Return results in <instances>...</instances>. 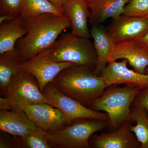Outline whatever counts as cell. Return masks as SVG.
I'll return each mask as SVG.
<instances>
[{
	"mask_svg": "<svg viewBox=\"0 0 148 148\" xmlns=\"http://www.w3.org/2000/svg\"><path fill=\"white\" fill-rule=\"evenodd\" d=\"M0 110H9L12 108L10 103L7 97L0 98Z\"/></svg>",
	"mask_w": 148,
	"mask_h": 148,
	"instance_id": "obj_27",
	"label": "cell"
},
{
	"mask_svg": "<svg viewBox=\"0 0 148 148\" xmlns=\"http://www.w3.org/2000/svg\"><path fill=\"white\" fill-rule=\"evenodd\" d=\"M126 59L134 71L146 73L148 67V49L139 39L123 41L115 43L108 62Z\"/></svg>",
	"mask_w": 148,
	"mask_h": 148,
	"instance_id": "obj_11",
	"label": "cell"
},
{
	"mask_svg": "<svg viewBox=\"0 0 148 148\" xmlns=\"http://www.w3.org/2000/svg\"><path fill=\"white\" fill-rule=\"evenodd\" d=\"M51 14L64 15V9L57 7L49 0H22L20 16L23 18Z\"/></svg>",
	"mask_w": 148,
	"mask_h": 148,
	"instance_id": "obj_20",
	"label": "cell"
},
{
	"mask_svg": "<svg viewBox=\"0 0 148 148\" xmlns=\"http://www.w3.org/2000/svg\"><path fill=\"white\" fill-rule=\"evenodd\" d=\"M63 9L71 21L72 34L82 38L91 37L88 25L90 12L87 0H69Z\"/></svg>",
	"mask_w": 148,
	"mask_h": 148,
	"instance_id": "obj_15",
	"label": "cell"
},
{
	"mask_svg": "<svg viewBox=\"0 0 148 148\" xmlns=\"http://www.w3.org/2000/svg\"><path fill=\"white\" fill-rule=\"evenodd\" d=\"M21 2L22 0H0V15L20 16Z\"/></svg>",
	"mask_w": 148,
	"mask_h": 148,
	"instance_id": "obj_24",
	"label": "cell"
},
{
	"mask_svg": "<svg viewBox=\"0 0 148 148\" xmlns=\"http://www.w3.org/2000/svg\"><path fill=\"white\" fill-rule=\"evenodd\" d=\"M146 73L148 74V67L147 68V69H146Z\"/></svg>",
	"mask_w": 148,
	"mask_h": 148,
	"instance_id": "obj_31",
	"label": "cell"
},
{
	"mask_svg": "<svg viewBox=\"0 0 148 148\" xmlns=\"http://www.w3.org/2000/svg\"><path fill=\"white\" fill-rule=\"evenodd\" d=\"M113 20L108 32L115 43L138 39L148 32V18L122 14Z\"/></svg>",
	"mask_w": 148,
	"mask_h": 148,
	"instance_id": "obj_12",
	"label": "cell"
},
{
	"mask_svg": "<svg viewBox=\"0 0 148 148\" xmlns=\"http://www.w3.org/2000/svg\"><path fill=\"white\" fill-rule=\"evenodd\" d=\"M38 127L22 110L0 111V129L3 132L14 137H23Z\"/></svg>",
	"mask_w": 148,
	"mask_h": 148,
	"instance_id": "obj_13",
	"label": "cell"
},
{
	"mask_svg": "<svg viewBox=\"0 0 148 148\" xmlns=\"http://www.w3.org/2000/svg\"><path fill=\"white\" fill-rule=\"evenodd\" d=\"M123 15L148 18V0H129Z\"/></svg>",
	"mask_w": 148,
	"mask_h": 148,
	"instance_id": "obj_23",
	"label": "cell"
},
{
	"mask_svg": "<svg viewBox=\"0 0 148 148\" xmlns=\"http://www.w3.org/2000/svg\"><path fill=\"white\" fill-rule=\"evenodd\" d=\"M130 121H125L116 131L108 134L95 135L92 138L93 147L96 148H133L138 147L130 130Z\"/></svg>",
	"mask_w": 148,
	"mask_h": 148,
	"instance_id": "obj_14",
	"label": "cell"
},
{
	"mask_svg": "<svg viewBox=\"0 0 148 148\" xmlns=\"http://www.w3.org/2000/svg\"><path fill=\"white\" fill-rule=\"evenodd\" d=\"M135 106L141 107L146 110L148 116V88L140 92L137 95Z\"/></svg>",
	"mask_w": 148,
	"mask_h": 148,
	"instance_id": "obj_25",
	"label": "cell"
},
{
	"mask_svg": "<svg viewBox=\"0 0 148 148\" xmlns=\"http://www.w3.org/2000/svg\"><path fill=\"white\" fill-rule=\"evenodd\" d=\"M109 124V121L82 118L56 131H47L51 148H89L90 137Z\"/></svg>",
	"mask_w": 148,
	"mask_h": 148,
	"instance_id": "obj_4",
	"label": "cell"
},
{
	"mask_svg": "<svg viewBox=\"0 0 148 148\" xmlns=\"http://www.w3.org/2000/svg\"><path fill=\"white\" fill-rule=\"evenodd\" d=\"M139 88L125 86L105 90L102 95L89 106L95 111H103L108 116L109 124L114 127L130 121V105L140 92Z\"/></svg>",
	"mask_w": 148,
	"mask_h": 148,
	"instance_id": "obj_5",
	"label": "cell"
},
{
	"mask_svg": "<svg viewBox=\"0 0 148 148\" xmlns=\"http://www.w3.org/2000/svg\"><path fill=\"white\" fill-rule=\"evenodd\" d=\"M16 109L24 111L30 119L46 131H56L69 125L64 113L49 103L23 105Z\"/></svg>",
	"mask_w": 148,
	"mask_h": 148,
	"instance_id": "obj_9",
	"label": "cell"
},
{
	"mask_svg": "<svg viewBox=\"0 0 148 148\" xmlns=\"http://www.w3.org/2000/svg\"><path fill=\"white\" fill-rule=\"evenodd\" d=\"M130 120L136 122L130 126V130L135 134L136 139L141 144V148H148V116L143 108L135 106L131 111Z\"/></svg>",
	"mask_w": 148,
	"mask_h": 148,
	"instance_id": "obj_21",
	"label": "cell"
},
{
	"mask_svg": "<svg viewBox=\"0 0 148 148\" xmlns=\"http://www.w3.org/2000/svg\"><path fill=\"white\" fill-rule=\"evenodd\" d=\"M90 33L94 40L93 45L97 56L94 73L99 76L107 66L115 42L108 30L101 24L92 25Z\"/></svg>",
	"mask_w": 148,
	"mask_h": 148,
	"instance_id": "obj_16",
	"label": "cell"
},
{
	"mask_svg": "<svg viewBox=\"0 0 148 148\" xmlns=\"http://www.w3.org/2000/svg\"><path fill=\"white\" fill-rule=\"evenodd\" d=\"M129 0H87L91 25L101 24L108 18L117 19L123 14Z\"/></svg>",
	"mask_w": 148,
	"mask_h": 148,
	"instance_id": "obj_17",
	"label": "cell"
},
{
	"mask_svg": "<svg viewBox=\"0 0 148 148\" xmlns=\"http://www.w3.org/2000/svg\"><path fill=\"white\" fill-rule=\"evenodd\" d=\"M42 93L50 102L51 106L59 109L64 113L69 125L75 120L81 118L109 121V116L107 113L87 108L62 93L51 82L46 86Z\"/></svg>",
	"mask_w": 148,
	"mask_h": 148,
	"instance_id": "obj_6",
	"label": "cell"
},
{
	"mask_svg": "<svg viewBox=\"0 0 148 148\" xmlns=\"http://www.w3.org/2000/svg\"><path fill=\"white\" fill-rule=\"evenodd\" d=\"M12 110L23 105L45 103L50 104L40 90L37 79L33 75L22 72L8 88L5 95Z\"/></svg>",
	"mask_w": 148,
	"mask_h": 148,
	"instance_id": "obj_7",
	"label": "cell"
},
{
	"mask_svg": "<svg viewBox=\"0 0 148 148\" xmlns=\"http://www.w3.org/2000/svg\"><path fill=\"white\" fill-rule=\"evenodd\" d=\"M23 19L27 34L17 41L15 49L24 61L50 48L62 32L71 26L64 14H46Z\"/></svg>",
	"mask_w": 148,
	"mask_h": 148,
	"instance_id": "obj_1",
	"label": "cell"
},
{
	"mask_svg": "<svg viewBox=\"0 0 148 148\" xmlns=\"http://www.w3.org/2000/svg\"><path fill=\"white\" fill-rule=\"evenodd\" d=\"M49 49L40 52L31 60L24 61L21 66L22 72L31 74L36 78L42 92L46 86L51 82L61 71L77 66L70 62L58 63L51 60Z\"/></svg>",
	"mask_w": 148,
	"mask_h": 148,
	"instance_id": "obj_8",
	"label": "cell"
},
{
	"mask_svg": "<svg viewBox=\"0 0 148 148\" xmlns=\"http://www.w3.org/2000/svg\"><path fill=\"white\" fill-rule=\"evenodd\" d=\"M27 32L21 16L0 24V54L15 50L16 42Z\"/></svg>",
	"mask_w": 148,
	"mask_h": 148,
	"instance_id": "obj_19",
	"label": "cell"
},
{
	"mask_svg": "<svg viewBox=\"0 0 148 148\" xmlns=\"http://www.w3.org/2000/svg\"><path fill=\"white\" fill-rule=\"evenodd\" d=\"M16 17L9 15V14H4V15H0V24L3 23L6 21H10L15 19Z\"/></svg>",
	"mask_w": 148,
	"mask_h": 148,
	"instance_id": "obj_29",
	"label": "cell"
},
{
	"mask_svg": "<svg viewBox=\"0 0 148 148\" xmlns=\"http://www.w3.org/2000/svg\"><path fill=\"white\" fill-rule=\"evenodd\" d=\"M5 134H1L0 137V148H11L13 147L14 146H18L17 143L14 141L12 139L6 137Z\"/></svg>",
	"mask_w": 148,
	"mask_h": 148,
	"instance_id": "obj_26",
	"label": "cell"
},
{
	"mask_svg": "<svg viewBox=\"0 0 148 148\" xmlns=\"http://www.w3.org/2000/svg\"><path fill=\"white\" fill-rule=\"evenodd\" d=\"M128 61L123 59L121 62L116 61L108 63L101 74L106 86L124 84L128 86L145 89L148 88V74H141L127 68Z\"/></svg>",
	"mask_w": 148,
	"mask_h": 148,
	"instance_id": "obj_10",
	"label": "cell"
},
{
	"mask_svg": "<svg viewBox=\"0 0 148 148\" xmlns=\"http://www.w3.org/2000/svg\"><path fill=\"white\" fill-rule=\"evenodd\" d=\"M51 83L65 95L89 107L107 87L103 78L95 75L94 69L86 66L64 69Z\"/></svg>",
	"mask_w": 148,
	"mask_h": 148,
	"instance_id": "obj_2",
	"label": "cell"
},
{
	"mask_svg": "<svg viewBox=\"0 0 148 148\" xmlns=\"http://www.w3.org/2000/svg\"><path fill=\"white\" fill-rule=\"evenodd\" d=\"M53 5L60 8H64L69 0H49Z\"/></svg>",
	"mask_w": 148,
	"mask_h": 148,
	"instance_id": "obj_28",
	"label": "cell"
},
{
	"mask_svg": "<svg viewBox=\"0 0 148 148\" xmlns=\"http://www.w3.org/2000/svg\"><path fill=\"white\" fill-rule=\"evenodd\" d=\"M24 61L15 50L0 54V88L5 95L14 80L21 72Z\"/></svg>",
	"mask_w": 148,
	"mask_h": 148,
	"instance_id": "obj_18",
	"label": "cell"
},
{
	"mask_svg": "<svg viewBox=\"0 0 148 148\" xmlns=\"http://www.w3.org/2000/svg\"><path fill=\"white\" fill-rule=\"evenodd\" d=\"M20 138L24 147L51 148L48 142L46 130L39 126L33 132Z\"/></svg>",
	"mask_w": 148,
	"mask_h": 148,
	"instance_id": "obj_22",
	"label": "cell"
},
{
	"mask_svg": "<svg viewBox=\"0 0 148 148\" xmlns=\"http://www.w3.org/2000/svg\"><path fill=\"white\" fill-rule=\"evenodd\" d=\"M138 39L140 40V41L148 49V32Z\"/></svg>",
	"mask_w": 148,
	"mask_h": 148,
	"instance_id": "obj_30",
	"label": "cell"
},
{
	"mask_svg": "<svg viewBox=\"0 0 148 148\" xmlns=\"http://www.w3.org/2000/svg\"><path fill=\"white\" fill-rule=\"evenodd\" d=\"M49 50V58L55 62H70L94 70L97 64V56L93 44L89 38L71 33L62 34Z\"/></svg>",
	"mask_w": 148,
	"mask_h": 148,
	"instance_id": "obj_3",
	"label": "cell"
}]
</instances>
